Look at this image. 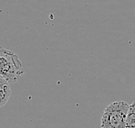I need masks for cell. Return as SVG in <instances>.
<instances>
[{
	"mask_svg": "<svg viewBox=\"0 0 135 128\" xmlns=\"http://www.w3.org/2000/svg\"><path fill=\"white\" fill-rule=\"evenodd\" d=\"M23 73L24 70L19 57L0 46V77L11 83L17 82Z\"/></svg>",
	"mask_w": 135,
	"mask_h": 128,
	"instance_id": "6da1fadb",
	"label": "cell"
},
{
	"mask_svg": "<svg viewBox=\"0 0 135 128\" xmlns=\"http://www.w3.org/2000/svg\"><path fill=\"white\" fill-rule=\"evenodd\" d=\"M129 104L114 101L106 107L101 119V128H125Z\"/></svg>",
	"mask_w": 135,
	"mask_h": 128,
	"instance_id": "7a4b0ae2",
	"label": "cell"
},
{
	"mask_svg": "<svg viewBox=\"0 0 135 128\" xmlns=\"http://www.w3.org/2000/svg\"><path fill=\"white\" fill-rule=\"evenodd\" d=\"M11 95L9 83L4 77H0V107H4L7 103Z\"/></svg>",
	"mask_w": 135,
	"mask_h": 128,
	"instance_id": "3957f363",
	"label": "cell"
},
{
	"mask_svg": "<svg viewBox=\"0 0 135 128\" xmlns=\"http://www.w3.org/2000/svg\"><path fill=\"white\" fill-rule=\"evenodd\" d=\"M125 128H135V101L129 105Z\"/></svg>",
	"mask_w": 135,
	"mask_h": 128,
	"instance_id": "277c9868",
	"label": "cell"
}]
</instances>
